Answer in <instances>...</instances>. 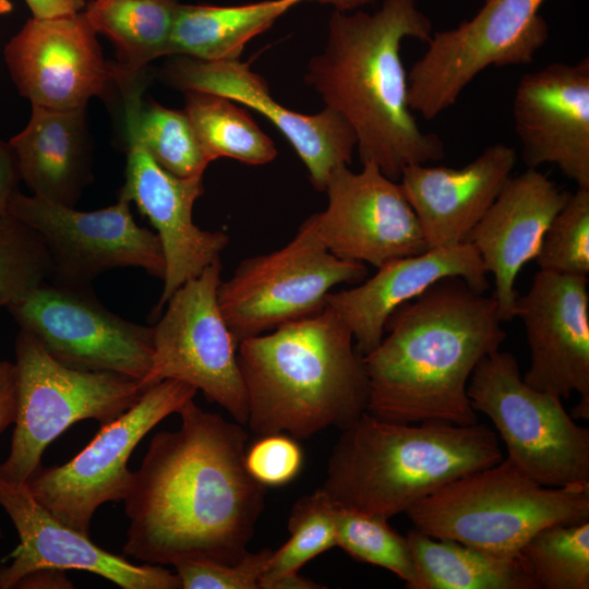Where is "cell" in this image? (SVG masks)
Instances as JSON below:
<instances>
[{
    "mask_svg": "<svg viewBox=\"0 0 589 589\" xmlns=\"http://www.w3.org/2000/svg\"><path fill=\"white\" fill-rule=\"evenodd\" d=\"M177 413L180 428L156 433L133 471L123 553L155 565H233L248 552L267 492L245 466L249 435L193 399Z\"/></svg>",
    "mask_w": 589,
    "mask_h": 589,
    "instance_id": "6da1fadb",
    "label": "cell"
},
{
    "mask_svg": "<svg viewBox=\"0 0 589 589\" xmlns=\"http://www.w3.org/2000/svg\"><path fill=\"white\" fill-rule=\"evenodd\" d=\"M502 323L493 297L459 277L402 303L386 321L388 335L363 357L366 412L399 423H477L467 386L478 362L506 339Z\"/></svg>",
    "mask_w": 589,
    "mask_h": 589,
    "instance_id": "7a4b0ae2",
    "label": "cell"
},
{
    "mask_svg": "<svg viewBox=\"0 0 589 589\" xmlns=\"http://www.w3.org/2000/svg\"><path fill=\"white\" fill-rule=\"evenodd\" d=\"M431 35L416 0H383L373 13L333 11L324 48L306 67L305 84L351 127L361 164L394 181L410 165L445 156L443 141L420 129L409 106L400 55L406 38L426 43Z\"/></svg>",
    "mask_w": 589,
    "mask_h": 589,
    "instance_id": "3957f363",
    "label": "cell"
},
{
    "mask_svg": "<svg viewBox=\"0 0 589 589\" xmlns=\"http://www.w3.org/2000/svg\"><path fill=\"white\" fill-rule=\"evenodd\" d=\"M237 359L248 396L249 428L259 436L309 438L344 430L366 411L369 380L350 329L325 306L243 339Z\"/></svg>",
    "mask_w": 589,
    "mask_h": 589,
    "instance_id": "277c9868",
    "label": "cell"
},
{
    "mask_svg": "<svg viewBox=\"0 0 589 589\" xmlns=\"http://www.w3.org/2000/svg\"><path fill=\"white\" fill-rule=\"evenodd\" d=\"M503 459L498 436L486 424L399 423L365 411L341 430L321 489L337 505L389 519Z\"/></svg>",
    "mask_w": 589,
    "mask_h": 589,
    "instance_id": "5b68a950",
    "label": "cell"
},
{
    "mask_svg": "<svg viewBox=\"0 0 589 589\" xmlns=\"http://www.w3.org/2000/svg\"><path fill=\"white\" fill-rule=\"evenodd\" d=\"M406 514L430 537L513 558L546 526L589 521V484L545 486L506 457L448 482Z\"/></svg>",
    "mask_w": 589,
    "mask_h": 589,
    "instance_id": "8992f818",
    "label": "cell"
},
{
    "mask_svg": "<svg viewBox=\"0 0 589 589\" xmlns=\"http://www.w3.org/2000/svg\"><path fill=\"white\" fill-rule=\"evenodd\" d=\"M14 350L15 428L9 456L0 464V478L10 482L26 483L41 466L45 449L74 423L94 419L107 424L145 392L137 380L60 363L21 328Z\"/></svg>",
    "mask_w": 589,
    "mask_h": 589,
    "instance_id": "52a82bcc",
    "label": "cell"
},
{
    "mask_svg": "<svg viewBox=\"0 0 589 589\" xmlns=\"http://www.w3.org/2000/svg\"><path fill=\"white\" fill-rule=\"evenodd\" d=\"M467 395L492 421L507 458L533 480L553 488L589 484V429L572 419L560 397L529 386L514 354H485Z\"/></svg>",
    "mask_w": 589,
    "mask_h": 589,
    "instance_id": "ba28073f",
    "label": "cell"
},
{
    "mask_svg": "<svg viewBox=\"0 0 589 589\" xmlns=\"http://www.w3.org/2000/svg\"><path fill=\"white\" fill-rule=\"evenodd\" d=\"M364 263L332 254L317 236L312 216L281 249L245 259L220 281L218 304L238 347L325 306L330 289L368 278Z\"/></svg>",
    "mask_w": 589,
    "mask_h": 589,
    "instance_id": "9c48e42d",
    "label": "cell"
},
{
    "mask_svg": "<svg viewBox=\"0 0 589 589\" xmlns=\"http://www.w3.org/2000/svg\"><path fill=\"white\" fill-rule=\"evenodd\" d=\"M545 0H485L470 20L432 33L428 49L408 73L412 111L432 120L490 67L525 65L549 38L539 13Z\"/></svg>",
    "mask_w": 589,
    "mask_h": 589,
    "instance_id": "30bf717a",
    "label": "cell"
},
{
    "mask_svg": "<svg viewBox=\"0 0 589 589\" xmlns=\"http://www.w3.org/2000/svg\"><path fill=\"white\" fill-rule=\"evenodd\" d=\"M196 393L193 386L177 380L153 385L120 417L100 425L72 459L49 468L40 466L25 484L53 516L89 536L97 508L107 502H122L127 496L133 478L128 462L139 443Z\"/></svg>",
    "mask_w": 589,
    "mask_h": 589,
    "instance_id": "8fae6325",
    "label": "cell"
},
{
    "mask_svg": "<svg viewBox=\"0 0 589 589\" xmlns=\"http://www.w3.org/2000/svg\"><path fill=\"white\" fill-rule=\"evenodd\" d=\"M220 260L185 281L167 301L153 326L154 353L147 388L177 380L201 390L240 424L248 422V396L237 359V345L221 314L217 290Z\"/></svg>",
    "mask_w": 589,
    "mask_h": 589,
    "instance_id": "7c38bea8",
    "label": "cell"
},
{
    "mask_svg": "<svg viewBox=\"0 0 589 589\" xmlns=\"http://www.w3.org/2000/svg\"><path fill=\"white\" fill-rule=\"evenodd\" d=\"M15 322L60 363L142 381L153 353V327L112 313L91 287L46 281L7 306Z\"/></svg>",
    "mask_w": 589,
    "mask_h": 589,
    "instance_id": "4fadbf2b",
    "label": "cell"
},
{
    "mask_svg": "<svg viewBox=\"0 0 589 589\" xmlns=\"http://www.w3.org/2000/svg\"><path fill=\"white\" fill-rule=\"evenodd\" d=\"M130 207L119 197L113 205L83 212L17 191L9 213L41 237L51 260V283L91 287L100 274L121 267L142 268L163 279L159 238L136 224Z\"/></svg>",
    "mask_w": 589,
    "mask_h": 589,
    "instance_id": "5bb4252c",
    "label": "cell"
},
{
    "mask_svg": "<svg viewBox=\"0 0 589 589\" xmlns=\"http://www.w3.org/2000/svg\"><path fill=\"white\" fill-rule=\"evenodd\" d=\"M84 12L29 19L4 46V61L20 95L32 106L85 108L125 77L107 61Z\"/></svg>",
    "mask_w": 589,
    "mask_h": 589,
    "instance_id": "9a60e30c",
    "label": "cell"
},
{
    "mask_svg": "<svg viewBox=\"0 0 589 589\" xmlns=\"http://www.w3.org/2000/svg\"><path fill=\"white\" fill-rule=\"evenodd\" d=\"M328 203L312 216L322 243L335 256L378 268L428 250L419 220L399 182L371 163L354 172L347 165L329 176Z\"/></svg>",
    "mask_w": 589,
    "mask_h": 589,
    "instance_id": "2e32d148",
    "label": "cell"
},
{
    "mask_svg": "<svg viewBox=\"0 0 589 589\" xmlns=\"http://www.w3.org/2000/svg\"><path fill=\"white\" fill-rule=\"evenodd\" d=\"M515 317L530 351L524 381L561 399L578 393L572 417L589 419L588 276L539 269L529 290L518 294Z\"/></svg>",
    "mask_w": 589,
    "mask_h": 589,
    "instance_id": "e0dca14e",
    "label": "cell"
},
{
    "mask_svg": "<svg viewBox=\"0 0 589 589\" xmlns=\"http://www.w3.org/2000/svg\"><path fill=\"white\" fill-rule=\"evenodd\" d=\"M163 75L182 92L219 95L260 112L291 144L317 191H325L337 167L351 163L356 135L339 113L324 107L315 115H303L284 107L272 97L266 81L239 59L206 61L177 55Z\"/></svg>",
    "mask_w": 589,
    "mask_h": 589,
    "instance_id": "ac0fdd59",
    "label": "cell"
},
{
    "mask_svg": "<svg viewBox=\"0 0 589 589\" xmlns=\"http://www.w3.org/2000/svg\"><path fill=\"white\" fill-rule=\"evenodd\" d=\"M0 505L12 520L19 545L0 566V589L14 588L27 574L40 569H77L104 577L123 589H178L177 574L155 565H135L96 545L47 510L25 483L0 478Z\"/></svg>",
    "mask_w": 589,
    "mask_h": 589,
    "instance_id": "d6986e66",
    "label": "cell"
},
{
    "mask_svg": "<svg viewBox=\"0 0 589 589\" xmlns=\"http://www.w3.org/2000/svg\"><path fill=\"white\" fill-rule=\"evenodd\" d=\"M514 128L528 168L553 164L589 189V58L554 62L519 80Z\"/></svg>",
    "mask_w": 589,
    "mask_h": 589,
    "instance_id": "ffe728a7",
    "label": "cell"
},
{
    "mask_svg": "<svg viewBox=\"0 0 589 589\" xmlns=\"http://www.w3.org/2000/svg\"><path fill=\"white\" fill-rule=\"evenodd\" d=\"M127 140L125 179L119 197L135 203L156 230L164 257V288L153 315L189 279L220 260L229 243L224 231H206L192 218L195 201L204 193L203 177L180 178L159 166L134 139Z\"/></svg>",
    "mask_w": 589,
    "mask_h": 589,
    "instance_id": "44dd1931",
    "label": "cell"
},
{
    "mask_svg": "<svg viewBox=\"0 0 589 589\" xmlns=\"http://www.w3.org/2000/svg\"><path fill=\"white\" fill-rule=\"evenodd\" d=\"M569 192L537 169L510 177L466 242L494 277L493 299L502 322L515 317L520 269L538 255L543 236Z\"/></svg>",
    "mask_w": 589,
    "mask_h": 589,
    "instance_id": "7402d4cb",
    "label": "cell"
},
{
    "mask_svg": "<svg viewBox=\"0 0 589 589\" xmlns=\"http://www.w3.org/2000/svg\"><path fill=\"white\" fill-rule=\"evenodd\" d=\"M516 163L513 147L494 143L462 168L406 167L398 182L419 220L428 250L466 242L510 179Z\"/></svg>",
    "mask_w": 589,
    "mask_h": 589,
    "instance_id": "603a6c76",
    "label": "cell"
},
{
    "mask_svg": "<svg viewBox=\"0 0 589 589\" xmlns=\"http://www.w3.org/2000/svg\"><path fill=\"white\" fill-rule=\"evenodd\" d=\"M376 269L358 286L329 292L325 298V304L350 329L354 348L362 357L382 341L389 315L436 281L459 277L479 292L489 288L488 273L470 242L395 259Z\"/></svg>",
    "mask_w": 589,
    "mask_h": 589,
    "instance_id": "cb8c5ba5",
    "label": "cell"
},
{
    "mask_svg": "<svg viewBox=\"0 0 589 589\" xmlns=\"http://www.w3.org/2000/svg\"><path fill=\"white\" fill-rule=\"evenodd\" d=\"M8 144L20 179L35 196L74 206L92 180L85 108L32 106L26 127Z\"/></svg>",
    "mask_w": 589,
    "mask_h": 589,
    "instance_id": "d4e9b609",
    "label": "cell"
},
{
    "mask_svg": "<svg viewBox=\"0 0 589 589\" xmlns=\"http://www.w3.org/2000/svg\"><path fill=\"white\" fill-rule=\"evenodd\" d=\"M303 0H266L242 5L182 4L177 8L170 56L200 60L239 59L245 45Z\"/></svg>",
    "mask_w": 589,
    "mask_h": 589,
    "instance_id": "484cf974",
    "label": "cell"
},
{
    "mask_svg": "<svg viewBox=\"0 0 589 589\" xmlns=\"http://www.w3.org/2000/svg\"><path fill=\"white\" fill-rule=\"evenodd\" d=\"M416 589H539L518 557H501L417 529L407 536Z\"/></svg>",
    "mask_w": 589,
    "mask_h": 589,
    "instance_id": "4316f807",
    "label": "cell"
},
{
    "mask_svg": "<svg viewBox=\"0 0 589 589\" xmlns=\"http://www.w3.org/2000/svg\"><path fill=\"white\" fill-rule=\"evenodd\" d=\"M179 4V0H92L84 14L96 34L115 45L122 71L139 76L153 60L170 56Z\"/></svg>",
    "mask_w": 589,
    "mask_h": 589,
    "instance_id": "83f0119b",
    "label": "cell"
},
{
    "mask_svg": "<svg viewBox=\"0 0 589 589\" xmlns=\"http://www.w3.org/2000/svg\"><path fill=\"white\" fill-rule=\"evenodd\" d=\"M119 89L124 103L125 137L136 140L168 172L180 178L203 177L211 161L185 112L145 103L140 79Z\"/></svg>",
    "mask_w": 589,
    "mask_h": 589,
    "instance_id": "f1b7e54d",
    "label": "cell"
},
{
    "mask_svg": "<svg viewBox=\"0 0 589 589\" xmlns=\"http://www.w3.org/2000/svg\"><path fill=\"white\" fill-rule=\"evenodd\" d=\"M184 94L183 111L211 163L228 157L261 166L276 158L277 149L272 139L235 101L204 92L189 91Z\"/></svg>",
    "mask_w": 589,
    "mask_h": 589,
    "instance_id": "f546056e",
    "label": "cell"
},
{
    "mask_svg": "<svg viewBox=\"0 0 589 589\" xmlns=\"http://www.w3.org/2000/svg\"><path fill=\"white\" fill-rule=\"evenodd\" d=\"M290 538L277 551L260 579V589H320L299 576V569L336 546V504L320 488L300 497L288 519Z\"/></svg>",
    "mask_w": 589,
    "mask_h": 589,
    "instance_id": "4dcf8cb0",
    "label": "cell"
},
{
    "mask_svg": "<svg viewBox=\"0 0 589 589\" xmlns=\"http://www.w3.org/2000/svg\"><path fill=\"white\" fill-rule=\"evenodd\" d=\"M519 558L539 589H588L589 521L540 529L522 545Z\"/></svg>",
    "mask_w": 589,
    "mask_h": 589,
    "instance_id": "1f68e13d",
    "label": "cell"
},
{
    "mask_svg": "<svg viewBox=\"0 0 589 589\" xmlns=\"http://www.w3.org/2000/svg\"><path fill=\"white\" fill-rule=\"evenodd\" d=\"M387 520L336 504V546L357 561L388 569L416 589L418 576L407 538Z\"/></svg>",
    "mask_w": 589,
    "mask_h": 589,
    "instance_id": "d6a6232c",
    "label": "cell"
},
{
    "mask_svg": "<svg viewBox=\"0 0 589 589\" xmlns=\"http://www.w3.org/2000/svg\"><path fill=\"white\" fill-rule=\"evenodd\" d=\"M52 265L41 237L8 213L0 217V299L3 306L49 281Z\"/></svg>",
    "mask_w": 589,
    "mask_h": 589,
    "instance_id": "836d02e7",
    "label": "cell"
},
{
    "mask_svg": "<svg viewBox=\"0 0 589 589\" xmlns=\"http://www.w3.org/2000/svg\"><path fill=\"white\" fill-rule=\"evenodd\" d=\"M540 269L588 276L589 189L577 188L549 225L537 257Z\"/></svg>",
    "mask_w": 589,
    "mask_h": 589,
    "instance_id": "e575fe53",
    "label": "cell"
},
{
    "mask_svg": "<svg viewBox=\"0 0 589 589\" xmlns=\"http://www.w3.org/2000/svg\"><path fill=\"white\" fill-rule=\"evenodd\" d=\"M273 551L263 549L247 554L236 564L206 560H182L173 566L182 589H260Z\"/></svg>",
    "mask_w": 589,
    "mask_h": 589,
    "instance_id": "d590c367",
    "label": "cell"
},
{
    "mask_svg": "<svg viewBox=\"0 0 589 589\" xmlns=\"http://www.w3.org/2000/svg\"><path fill=\"white\" fill-rule=\"evenodd\" d=\"M304 461L302 448L292 436L273 433L260 438L245 450L250 474L265 486H281L297 478Z\"/></svg>",
    "mask_w": 589,
    "mask_h": 589,
    "instance_id": "8d00e7d4",
    "label": "cell"
},
{
    "mask_svg": "<svg viewBox=\"0 0 589 589\" xmlns=\"http://www.w3.org/2000/svg\"><path fill=\"white\" fill-rule=\"evenodd\" d=\"M16 400L15 364L0 360V433L15 421Z\"/></svg>",
    "mask_w": 589,
    "mask_h": 589,
    "instance_id": "74e56055",
    "label": "cell"
},
{
    "mask_svg": "<svg viewBox=\"0 0 589 589\" xmlns=\"http://www.w3.org/2000/svg\"><path fill=\"white\" fill-rule=\"evenodd\" d=\"M20 176L8 143L0 141V217L9 213L11 197L19 191Z\"/></svg>",
    "mask_w": 589,
    "mask_h": 589,
    "instance_id": "f35d334b",
    "label": "cell"
},
{
    "mask_svg": "<svg viewBox=\"0 0 589 589\" xmlns=\"http://www.w3.org/2000/svg\"><path fill=\"white\" fill-rule=\"evenodd\" d=\"M33 17L51 19L82 12L85 0H25Z\"/></svg>",
    "mask_w": 589,
    "mask_h": 589,
    "instance_id": "ab89813d",
    "label": "cell"
},
{
    "mask_svg": "<svg viewBox=\"0 0 589 589\" xmlns=\"http://www.w3.org/2000/svg\"><path fill=\"white\" fill-rule=\"evenodd\" d=\"M14 588H73V584L64 576V570L40 569L24 576Z\"/></svg>",
    "mask_w": 589,
    "mask_h": 589,
    "instance_id": "60d3db41",
    "label": "cell"
},
{
    "mask_svg": "<svg viewBox=\"0 0 589 589\" xmlns=\"http://www.w3.org/2000/svg\"><path fill=\"white\" fill-rule=\"evenodd\" d=\"M303 1H312L317 2L320 4L329 5L334 10L333 11H340V12H351L359 10L362 7H365L368 4H371L375 2L376 0H303Z\"/></svg>",
    "mask_w": 589,
    "mask_h": 589,
    "instance_id": "b9f144b4",
    "label": "cell"
},
{
    "mask_svg": "<svg viewBox=\"0 0 589 589\" xmlns=\"http://www.w3.org/2000/svg\"><path fill=\"white\" fill-rule=\"evenodd\" d=\"M13 10V4L10 0H0V16L9 14Z\"/></svg>",
    "mask_w": 589,
    "mask_h": 589,
    "instance_id": "7bdbcfd3",
    "label": "cell"
},
{
    "mask_svg": "<svg viewBox=\"0 0 589 589\" xmlns=\"http://www.w3.org/2000/svg\"><path fill=\"white\" fill-rule=\"evenodd\" d=\"M1 306H3V303H2V301H1V299H0V308H1Z\"/></svg>",
    "mask_w": 589,
    "mask_h": 589,
    "instance_id": "ee69618b",
    "label": "cell"
},
{
    "mask_svg": "<svg viewBox=\"0 0 589 589\" xmlns=\"http://www.w3.org/2000/svg\"><path fill=\"white\" fill-rule=\"evenodd\" d=\"M0 537H2V532H1V530H0Z\"/></svg>",
    "mask_w": 589,
    "mask_h": 589,
    "instance_id": "f6af8a7d",
    "label": "cell"
}]
</instances>
